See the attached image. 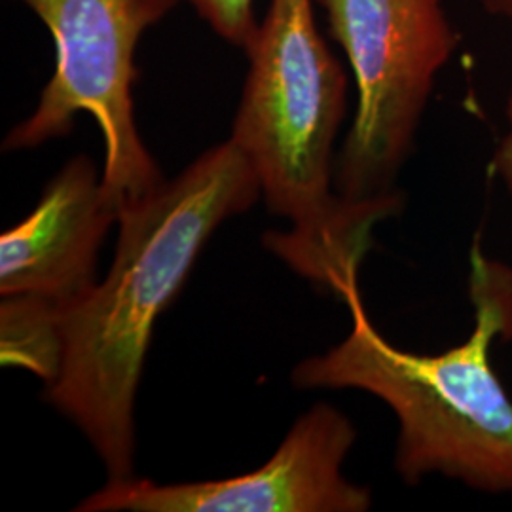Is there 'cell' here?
<instances>
[{
  "label": "cell",
  "instance_id": "cell-2",
  "mask_svg": "<svg viewBox=\"0 0 512 512\" xmlns=\"http://www.w3.org/2000/svg\"><path fill=\"white\" fill-rule=\"evenodd\" d=\"M315 0H270L243 50L249 71L230 141L255 169L272 213L293 222L268 249L298 274L344 298L374 228L404 198L349 202L334 186V145L346 114L348 74L319 31Z\"/></svg>",
  "mask_w": 512,
  "mask_h": 512
},
{
  "label": "cell",
  "instance_id": "cell-9",
  "mask_svg": "<svg viewBox=\"0 0 512 512\" xmlns=\"http://www.w3.org/2000/svg\"><path fill=\"white\" fill-rule=\"evenodd\" d=\"M203 19L211 31L230 46L245 50L255 35L258 21L256 0H183Z\"/></svg>",
  "mask_w": 512,
  "mask_h": 512
},
{
  "label": "cell",
  "instance_id": "cell-3",
  "mask_svg": "<svg viewBox=\"0 0 512 512\" xmlns=\"http://www.w3.org/2000/svg\"><path fill=\"white\" fill-rule=\"evenodd\" d=\"M469 294L475 327L459 346L416 355L387 342L366 315L359 287L344 294L351 332L294 368L302 389H361L399 420L395 467L406 484L442 475L476 492L512 495V401L490 363L512 338V270L475 245Z\"/></svg>",
  "mask_w": 512,
  "mask_h": 512
},
{
  "label": "cell",
  "instance_id": "cell-4",
  "mask_svg": "<svg viewBox=\"0 0 512 512\" xmlns=\"http://www.w3.org/2000/svg\"><path fill=\"white\" fill-rule=\"evenodd\" d=\"M348 59L357 110L336 156L334 186L349 202L403 196L395 181L459 37L444 0H315Z\"/></svg>",
  "mask_w": 512,
  "mask_h": 512
},
{
  "label": "cell",
  "instance_id": "cell-1",
  "mask_svg": "<svg viewBox=\"0 0 512 512\" xmlns=\"http://www.w3.org/2000/svg\"><path fill=\"white\" fill-rule=\"evenodd\" d=\"M255 169L230 139L120 211L109 274L57 311L61 363L46 401L73 421L109 480L133 476L135 395L152 330L222 222L255 205Z\"/></svg>",
  "mask_w": 512,
  "mask_h": 512
},
{
  "label": "cell",
  "instance_id": "cell-7",
  "mask_svg": "<svg viewBox=\"0 0 512 512\" xmlns=\"http://www.w3.org/2000/svg\"><path fill=\"white\" fill-rule=\"evenodd\" d=\"M120 211L92 160L73 158L37 207L0 238L2 298H33L63 310L95 287V260Z\"/></svg>",
  "mask_w": 512,
  "mask_h": 512
},
{
  "label": "cell",
  "instance_id": "cell-11",
  "mask_svg": "<svg viewBox=\"0 0 512 512\" xmlns=\"http://www.w3.org/2000/svg\"><path fill=\"white\" fill-rule=\"evenodd\" d=\"M476 2L495 18L505 19L512 25V0H476Z\"/></svg>",
  "mask_w": 512,
  "mask_h": 512
},
{
  "label": "cell",
  "instance_id": "cell-8",
  "mask_svg": "<svg viewBox=\"0 0 512 512\" xmlns=\"http://www.w3.org/2000/svg\"><path fill=\"white\" fill-rule=\"evenodd\" d=\"M57 311L33 298H4L2 363L33 370L50 384L61 363Z\"/></svg>",
  "mask_w": 512,
  "mask_h": 512
},
{
  "label": "cell",
  "instance_id": "cell-6",
  "mask_svg": "<svg viewBox=\"0 0 512 512\" xmlns=\"http://www.w3.org/2000/svg\"><path fill=\"white\" fill-rule=\"evenodd\" d=\"M355 439L353 423L340 410L317 404L294 423L268 463L247 475L169 486L133 476L109 480L74 511H368L370 490L349 482L342 473Z\"/></svg>",
  "mask_w": 512,
  "mask_h": 512
},
{
  "label": "cell",
  "instance_id": "cell-5",
  "mask_svg": "<svg viewBox=\"0 0 512 512\" xmlns=\"http://www.w3.org/2000/svg\"><path fill=\"white\" fill-rule=\"evenodd\" d=\"M54 40V73L37 109L4 139V150H29L71 133L90 114L105 141L103 188L112 205L148 198L164 183L137 122L135 54L150 27L183 0H18Z\"/></svg>",
  "mask_w": 512,
  "mask_h": 512
},
{
  "label": "cell",
  "instance_id": "cell-10",
  "mask_svg": "<svg viewBox=\"0 0 512 512\" xmlns=\"http://www.w3.org/2000/svg\"><path fill=\"white\" fill-rule=\"evenodd\" d=\"M505 116H507V131L495 148L492 169L497 179L505 184V188L512 194V93L507 101Z\"/></svg>",
  "mask_w": 512,
  "mask_h": 512
}]
</instances>
